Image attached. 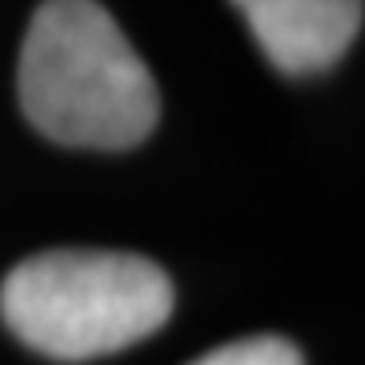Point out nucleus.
<instances>
[{"label": "nucleus", "instance_id": "f257e3e1", "mask_svg": "<svg viewBox=\"0 0 365 365\" xmlns=\"http://www.w3.org/2000/svg\"><path fill=\"white\" fill-rule=\"evenodd\" d=\"M19 105L75 149H130L160 120L145 60L97 0H41L19 53Z\"/></svg>", "mask_w": 365, "mask_h": 365}, {"label": "nucleus", "instance_id": "f03ea898", "mask_svg": "<svg viewBox=\"0 0 365 365\" xmlns=\"http://www.w3.org/2000/svg\"><path fill=\"white\" fill-rule=\"evenodd\" d=\"M175 291L168 272L120 250H45L8 272L0 317L30 351L90 361L168 324Z\"/></svg>", "mask_w": 365, "mask_h": 365}, {"label": "nucleus", "instance_id": "7ed1b4c3", "mask_svg": "<svg viewBox=\"0 0 365 365\" xmlns=\"http://www.w3.org/2000/svg\"><path fill=\"white\" fill-rule=\"evenodd\" d=\"M279 75H321L351 53L365 0H231Z\"/></svg>", "mask_w": 365, "mask_h": 365}, {"label": "nucleus", "instance_id": "20e7f679", "mask_svg": "<svg viewBox=\"0 0 365 365\" xmlns=\"http://www.w3.org/2000/svg\"><path fill=\"white\" fill-rule=\"evenodd\" d=\"M190 365H302V354H298L294 343L279 336H250V339L217 346L212 354Z\"/></svg>", "mask_w": 365, "mask_h": 365}]
</instances>
